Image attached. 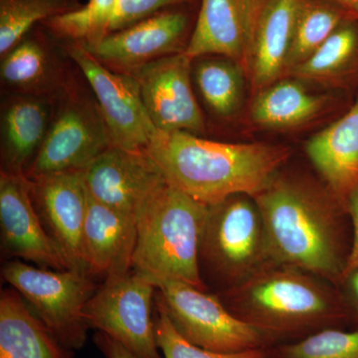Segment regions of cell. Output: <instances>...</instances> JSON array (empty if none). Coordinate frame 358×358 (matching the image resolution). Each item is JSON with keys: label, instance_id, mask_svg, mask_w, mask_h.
<instances>
[{"label": "cell", "instance_id": "7", "mask_svg": "<svg viewBox=\"0 0 358 358\" xmlns=\"http://www.w3.org/2000/svg\"><path fill=\"white\" fill-rule=\"evenodd\" d=\"M174 329L192 345L223 353L264 348L270 336L230 312L218 296L178 281L157 286Z\"/></svg>", "mask_w": 358, "mask_h": 358}, {"label": "cell", "instance_id": "10", "mask_svg": "<svg viewBox=\"0 0 358 358\" xmlns=\"http://www.w3.org/2000/svg\"><path fill=\"white\" fill-rule=\"evenodd\" d=\"M112 145L96 103L81 96H65L52 115L43 143L26 178L85 171Z\"/></svg>", "mask_w": 358, "mask_h": 358}, {"label": "cell", "instance_id": "4", "mask_svg": "<svg viewBox=\"0 0 358 358\" xmlns=\"http://www.w3.org/2000/svg\"><path fill=\"white\" fill-rule=\"evenodd\" d=\"M208 208L166 180L136 213L133 271L155 286L178 281L207 291L199 252Z\"/></svg>", "mask_w": 358, "mask_h": 358}, {"label": "cell", "instance_id": "34", "mask_svg": "<svg viewBox=\"0 0 358 358\" xmlns=\"http://www.w3.org/2000/svg\"><path fill=\"white\" fill-rule=\"evenodd\" d=\"M327 1L338 6L345 13L346 17L358 20V0H327Z\"/></svg>", "mask_w": 358, "mask_h": 358}, {"label": "cell", "instance_id": "18", "mask_svg": "<svg viewBox=\"0 0 358 358\" xmlns=\"http://www.w3.org/2000/svg\"><path fill=\"white\" fill-rule=\"evenodd\" d=\"M190 0H87L84 6L43 24L56 36L83 45L94 44L112 33Z\"/></svg>", "mask_w": 358, "mask_h": 358}, {"label": "cell", "instance_id": "16", "mask_svg": "<svg viewBox=\"0 0 358 358\" xmlns=\"http://www.w3.org/2000/svg\"><path fill=\"white\" fill-rule=\"evenodd\" d=\"M265 0H201L185 54L190 60L221 55L241 66L246 76L250 48Z\"/></svg>", "mask_w": 358, "mask_h": 358}, {"label": "cell", "instance_id": "6", "mask_svg": "<svg viewBox=\"0 0 358 358\" xmlns=\"http://www.w3.org/2000/svg\"><path fill=\"white\" fill-rule=\"evenodd\" d=\"M2 278L29 303L61 345L70 350L86 345L90 327L84 310L98 289L93 275L79 268L48 270L15 260L4 265Z\"/></svg>", "mask_w": 358, "mask_h": 358}, {"label": "cell", "instance_id": "11", "mask_svg": "<svg viewBox=\"0 0 358 358\" xmlns=\"http://www.w3.org/2000/svg\"><path fill=\"white\" fill-rule=\"evenodd\" d=\"M192 62L185 52H179L133 74L145 110L159 131L204 133L203 114L192 89Z\"/></svg>", "mask_w": 358, "mask_h": 358}, {"label": "cell", "instance_id": "19", "mask_svg": "<svg viewBox=\"0 0 358 358\" xmlns=\"http://www.w3.org/2000/svg\"><path fill=\"white\" fill-rule=\"evenodd\" d=\"M301 0H265L250 48L246 77L257 93L286 76Z\"/></svg>", "mask_w": 358, "mask_h": 358}, {"label": "cell", "instance_id": "32", "mask_svg": "<svg viewBox=\"0 0 358 358\" xmlns=\"http://www.w3.org/2000/svg\"><path fill=\"white\" fill-rule=\"evenodd\" d=\"M94 343L106 358H138L121 343L101 331L94 336Z\"/></svg>", "mask_w": 358, "mask_h": 358}, {"label": "cell", "instance_id": "21", "mask_svg": "<svg viewBox=\"0 0 358 358\" xmlns=\"http://www.w3.org/2000/svg\"><path fill=\"white\" fill-rule=\"evenodd\" d=\"M47 96L20 95L1 112L2 171L25 174L38 154L52 120Z\"/></svg>", "mask_w": 358, "mask_h": 358}, {"label": "cell", "instance_id": "5", "mask_svg": "<svg viewBox=\"0 0 358 358\" xmlns=\"http://www.w3.org/2000/svg\"><path fill=\"white\" fill-rule=\"evenodd\" d=\"M199 263L201 273L224 289L271 264L262 214L253 196L235 194L209 206Z\"/></svg>", "mask_w": 358, "mask_h": 358}, {"label": "cell", "instance_id": "23", "mask_svg": "<svg viewBox=\"0 0 358 358\" xmlns=\"http://www.w3.org/2000/svg\"><path fill=\"white\" fill-rule=\"evenodd\" d=\"M326 105L300 82L279 80L257 92L250 109L252 122L270 129L296 128L315 119Z\"/></svg>", "mask_w": 358, "mask_h": 358}, {"label": "cell", "instance_id": "2", "mask_svg": "<svg viewBox=\"0 0 358 358\" xmlns=\"http://www.w3.org/2000/svg\"><path fill=\"white\" fill-rule=\"evenodd\" d=\"M145 150L169 185L208 206L235 194L257 196L291 155L282 145L221 143L185 131H157Z\"/></svg>", "mask_w": 358, "mask_h": 358}, {"label": "cell", "instance_id": "14", "mask_svg": "<svg viewBox=\"0 0 358 358\" xmlns=\"http://www.w3.org/2000/svg\"><path fill=\"white\" fill-rule=\"evenodd\" d=\"M90 196L115 210L136 213L166 182L164 174L145 150L112 145L84 171Z\"/></svg>", "mask_w": 358, "mask_h": 358}, {"label": "cell", "instance_id": "1", "mask_svg": "<svg viewBox=\"0 0 358 358\" xmlns=\"http://www.w3.org/2000/svg\"><path fill=\"white\" fill-rule=\"evenodd\" d=\"M254 199L262 214L271 264L343 281L348 255L343 215L348 210L327 187L275 176Z\"/></svg>", "mask_w": 358, "mask_h": 358}, {"label": "cell", "instance_id": "12", "mask_svg": "<svg viewBox=\"0 0 358 358\" xmlns=\"http://www.w3.org/2000/svg\"><path fill=\"white\" fill-rule=\"evenodd\" d=\"M0 227L8 256L48 270L73 268L64 252L45 227L25 174H0Z\"/></svg>", "mask_w": 358, "mask_h": 358}, {"label": "cell", "instance_id": "20", "mask_svg": "<svg viewBox=\"0 0 358 358\" xmlns=\"http://www.w3.org/2000/svg\"><path fill=\"white\" fill-rule=\"evenodd\" d=\"M306 152L329 192L348 210L358 187V101L348 114L315 134Z\"/></svg>", "mask_w": 358, "mask_h": 358}, {"label": "cell", "instance_id": "25", "mask_svg": "<svg viewBox=\"0 0 358 358\" xmlns=\"http://www.w3.org/2000/svg\"><path fill=\"white\" fill-rule=\"evenodd\" d=\"M244 70L230 59L207 58L194 68V80L202 100L219 117L236 114L243 101Z\"/></svg>", "mask_w": 358, "mask_h": 358}, {"label": "cell", "instance_id": "31", "mask_svg": "<svg viewBox=\"0 0 358 358\" xmlns=\"http://www.w3.org/2000/svg\"><path fill=\"white\" fill-rule=\"evenodd\" d=\"M348 213L352 219V241L343 270V281L350 273L358 270V187L352 193L348 202Z\"/></svg>", "mask_w": 358, "mask_h": 358}, {"label": "cell", "instance_id": "29", "mask_svg": "<svg viewBox=\"0 0 358 358\" xmlns=\"http://www.w3.org/2000/svg\"><path fill=\"white\" fill-rule=\"evenodd\" d=\"M277 358H358V331L322 329L282 346Z\"/></svg>", "mask_w": 358, "mask_h": 358}, {"label": "cell", "instance_id": "3", "mask_svg": "<svg viewBox=\"0 0 358 358\" xmlns=\"http://www.w3.org/2000/svg\"><path fill=\"white\" fill-rule=\"evenodd\" d=\"M317 275L268 264L219 298L240 320L268 336L300 333L343 319L345 308Z\"/></svg>", "mask_w": 358, "mask_h": 358}, {"label": "cell", "instance_id": "17", "mask_svg": "<svg viewBox=\"0 0 358 358\" xmlns=\"http://www.w3.org/2000/svg\"><path fill=\"white\" fill-rule=\"evenodd\" d=\"M136 234V216L110 208L89 194L82 237L87 272L103 279L131 272Z\"/></svg>", "mask_w": 358, "mask_h": 358}, {"label": "cell", "instance_id": "27", "mask_svg": "<svg viewBox=\"0 0 358 358\" xmlns=\"http://www.w3.org/2000/svg\"><path fill=\"white\" fill-rule=\"evenodd\" d=\"M78 0H0V54L3 57L37 23L74 10Z\"/></svg>", "mask_w": 358, "mask_h": 358}, {"label": "cell", "instance_id": "30", "mask_svg": "<svg viewBox=\"0 0 358 358\" xmlns=\"http://www.w3.org/2000/svg\"><path fill=\"white\" fill-rule=\"evenodd\" d=\"M157 317H155V338L164 358H268L264 348L237 353L212 352L186 341L174 329L164 306L155 298Z\"/></svg>", "mask_w": 358, "mask_h": 358}, {"label": "cell", "instance_id": "9", "mask_svg": "<svg viewBox=\"0 0 358 358\" xmlns=\"http://www.w3.org/2000/svg\"><path fill=\"white\" fill-rule=\"evenodd\" d=\"M66 50L93 91L113 145L145 150L159 131L145 110L136 78L110 70L82 44L68 42Z\"/></svg>", "mask_w": 358, "mask_h": 358}, {"label": "cell", "instance_id": "22", "mask_svg": "<svg viewBox=\"0 0 358 358\" xmlns=\"http://www.w3.org/2000/svg\"><path fill=\"white\" fill-rule=\"evenodd\" d=\"M15 289L0 296V358H72Z\"/></svg>", "mask_w": 358, "mask_h": 358}, {"label": "cell", "instance_id": "8", "mask_svg": "<svg viewBox=\"0 0 358 358\" xmlns=\"http://www.w3.org/2000/svg\"><path fill=\"white\" fill-rule=\"evenodd\" d=\"M157 286L131 270L105 279L90 299L84 317L90 329L108 334L138 358H164L152 317Z\"/></svg>", "mask_w": 358, "mask_h": 358}, {"label": "cell", "instance_id": "33", "mask_svg": "<svg viewBox=\"0 0 358 358\" xmlns=\"http://www.w3.org/2000/svg\"><path fill=\"white\" fill-rule=\"evenodd\" d=\"M343 282L345 284L346 296L350 307L358 315V270L350 273Z\"/></svg>", "mask_w": 358, "mask_h": 358}, {"label": "cell", "instance_id": "13", "mask_svg": "<svg viewBox=\"0 0 358 358\" xmlns=\"http://www.w3.org/2000/svg\"><path fill=\"white\" fill-rule=\"evenodd\" d=\"M188 23L187 14L167 8L96 43L82 45L110 70L133 75L143 66L185 51L181 44Z\"/></svg>", "mask_w": 358, "mask_h": 358}, {"label": "cell", "instance_id": "26", "mask_svg": "<svg viewBox=\"0 0 358 358\" xmlns=\"http://www.w3.org/2000/svg\"><path fill=\"white\" fill-rule=\"evenodd\" d=\"M345 20V13L327 0H301L287 61L286 75L310 58Z\"/></svg>", "mask_w": 358, "mask_h": 358}, {"label": "cell", "instance_id": "24", "mask_svg": "<svg viewBox=\"0 0 358 358\" xmlns=\"http://www.w3.org/2000/svg\"><path fill=\"white\" fill-rule=\"evenodd\" d=\"M1 81L23 95L48 96L57 79L50 54L40 40L26 36L3 56Z\"/></svg>", "mask_w": 358, "mask_h": 358}, {"label": "cell", "instance_id": "15", "mask_svg": "<svg viewBox=\"0 0 358 358\" xmlns=\"http://www.w3.org/2000/svg\"><path fill=\"white\" fill-rule=\"evenodd\" d=\"M27 179L33 202L49 234L64 252L73 268L87 271L82 237L89 194L84 171Z\"/></svg>", "mask_w": 358, "mask_h": 358}, {"label": "cell", "instance_id": "28", "mask_svg": "<svg viewBox=\"0 0 358 358\" xmlns=\"http://www.w3.org/2000/svg\"><path fill=\"white\" fill-rule=\"evenodd\" d=\"M357 54V28L341 24L310 58L289 70L286 76L320 83L331 82L350 68Z\"/></svg>", "mask_w": 358, "mask_h": 358}]
</instances>
